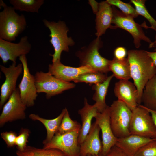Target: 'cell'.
<instances>
[{
    "instance_id": "6da1fadb",
    "label": "cell",
    "mask_w": 156,
    "mask_h": 156,
    "mask_svg": "<svg viewBox=\"0 0 156 156\" xmlns=\"http://www.w3.org/2000/svg\"><path fill=\"white\" fill-rule=\"evenodd\" d=\"M127 58L131 78L138 91V104L141 105L143 90L148 82L156 74V67L145 50H129Z\"/></svg>"
},
{
    "instance_id": "7a4b0ae2",
    "label": "cell",
    "mask_w": 156,
    "mask_h": 156,
    "mask_svg": "<svg viewBox=\"0 0 156 156\" xmlns=\"http://www.w3.org/2000/svg\"><path fill=\"white\" fill-rule=\"evenodd\" d=\"M3 9L0 12V38L11 42L26 29L27 22L24 15L18 14L13 7L0 1Z\"/></svg>"
},
{
    "instance_id": "3957f363",
    "label": "cell",
    "mask_w": 156,
    "mask_h": 156,
    "mask_svg": "<svg viewBox=\"0 0 156 156\" xmlns=\"http://www.w3.org/2000/svg\"><path fill=\"white\" fill-rule=\"evenodd\" d=\"M100 37H97L87 47H83L76 53L80 61V66L90 68L95 71L107 74L110 71L111 60L102 56L99 50L102 46Z\"/></svg>"
},
{
    "instance_id": "277c9868",
    "label": "cell",
    "mask_w": 156,
    "mask_h": 156,
    "mask_svg": "<svg viewBox=\"0 0 156 156\" xmlns=\"http://www.w3.org/2000/svg\"><path fill=\"white\" fill-rule=\"evenodd\" d=\"M43 21L45 26L50 32L49 36L51 39L49 42L54 51L53 54H49L52 57V62H54L60 60L62 52H68L69 47L74 44V42L71 37L67 36L69 29L65 23L60 20L56 22L44 19Z\"/></svg>"
},
{
    "instance_id": "5b68a950",
    "label": "cell",
    "mask_w": 156,
    "mask_h": 156,
    "mask_svg": "<svg viewBox=\"0 0 156 156\" xmlns=\"http://www.w3.org/2000/svg\"><path fill=\"white\" fill-rule=\"evenodd\" d=\"M109 111L110 125L115 136L120 138L130 135L132 110L123 102L117 100L109 106Z\"/></svg>"
},
{
    "instance_id": "8992f818",
    "label": "cell",
    "mask_w": 156,
    "mask_h": 156,
    "mask_svg": "<svg viewBox=\"0 0 156 156\" xmlns=\"http://www.w3.org/2000/svg\"><path fill=\"white\" fill-rule=\"evenodd\" d=\"M112 6L113 16L111 29L120 28L129 32L133 36L135 47L138 48L141 45V41L144 40L149 44L152 43L150 39L146 36L142 27L147 28L145 24L140 25L136 23L134 18L127 15Z\"/></svg>"
},
{
    "instance_id": "52a82bcc",
    "label": "cell",
    "mask_w": 156,
    "mask_h": 156,
    "mask_svg": "<svg viewBox=\"0 0 156 156\" xmlns=\"http://www.w3.org/2000/svg\"><path fill=\"white\" fill-rule=\"evenodd\" d=\"M132 112L130 134L156 139V128L149 112L141 105H138Z\"/></svg>"
},
{
    "instance_id": "ba28073f",
    "label": "cell",
    "mask_w": 156,
    "mask_h": 156,
    "mask_svg": "<svg viewBox=\"0 0 156 156\" xmlns=\"http://www.w3.org/2000/svg\"><path fill=\"white\" fill-rule=\"evenodd\" d=\"M34 76L37 93H45L47 99L75 86L73 83L64 81L56 78L48 72L37 71Z\"/></svg>"
},
{
    "instance_id": "9c48e42d",
    "label": "cell",
    "mask_w": 156,
    "mask_h": 156,
    "mask_svg": "<svg viewBox=\"0 0 156 156\" xmlns=\"http://www.w3.org/2000/svg\"><path fill=\"white\" fill-rule=\"evenodd\" d=\"M80 131L55 135L49 142L44 144L43 148L57 149L67 156H80V146L78 140Z\"/></svg>"
},
{
    "instance_id": "30bf717a",
    "label": "cell",
    "mask_w": 156,
    "mask_h": 156,
    "mask_svg": "<svg viewBox=\"0 0 156 156\" xmlns=\"http://www.w3.org/2000/svg\"><path fill=\"white\" fill-rule=\"evenodd\" d=\"M27 106L21 99L18 88H16L4 104L0 116V126L8 122L25 118Z\"/></svg>"
},
{
    "instance_id": "8fae6325",
    "label": "cell",
    "mask_w": 156,
    "mask_h": 156,
    "mask_svg": "<svg viewBox=\"0 0 156 156\" xmlns=\"http://www.w3.org/2000/svg\"><path fill=\"white\" fill-rule=\"evenodd\" d=\"M23 68V76L18 85L22 101L27 107L33 106L38 96L34 76L31 74L28 67L26 55L19 57Z\"/></svg>"
},
{
    "instance_id": "7c38bea8",
    "label": "cell",
    "mask_w": 156,
    "mask_h": 156,
    "mask_svg": "<svg viewBox=\"0 0 156 156\" xmlns=\"http://www.w3.org/2000/svg\"><path fill=\"white\" fill-rule=\"evenodd\" d=\"M1 71L4 74L5 80L1 88L0 109L4 104L16 90L17 79L23 72L21 63L16 65V63L12 62L8 67L0 65Z\"/></svg>"
},
{
    "instance_id": "4fadbf2b",
    "label": "cell",
    "mask_w": 156,
    "mask_h": 156,
    "mask_svg": "<svg viewBox=\"0 0 156 156\" xmlns=\"http://www.w3.org/2000/svg\"><path fill=\"white\" fill-rule=\"evenodd\" d=\"M31 48L28 37L21 38L19 42L14 43L0 38V57L4 64L8 60L16 63L17 57L28 54Z\"/></svg>"
},
{
    "instance_id": "5bb4252c",
    "label": "cell",
    "mask_w": 156,
    "mask_h": 156,
    "mask_svg": "<svg viewBox=\"0 0 156 156\" xmlns=\"http://www.w3.org/2000/svg\"><path fill=\"white\" fill-rule=\"evenodd\" d=\"M96 122L101 130L102 150L101 154L105 156L116 144L117 138L114 135L110 122L109 106L102 113L98 112L95 118Z\"/></svg>"
},
{
    "instance_id": "9a60e30c",
    "label": "cell",
    "mask_w": 156,
    "mask_h": 156,
    "mask_svg": "<svg viewBox=\"0 0 156 156\" xmlns=\"http://www.w3.org/2000/svg\"><path fill=\"white\" fill-rule=\"evenodd\" d=\"M93 71H95L88 66L75 67L66 66L60 60L52 62L48 66V72L56 78L67 82L73 81L80 74Z\"/></svg>"
},
{
    "instance_id": "2e32d148",
    "label": "cell",
    "mask_w": 156,
    "mask_h": 156,
    "mask_svg": "<svg viewBox=\"0 0 156 156\" xmlns=\"http://www.w3.org/2000/svg\"><path fill=\"white\" fill-rule=\"evenodd\" d=\"M114 94L132 111L138 106V94L134 84L129 80H119L116 83Z\"/></svg>"
},
{
    "instance_id": "e0dca14e",
    "label": "cell",
    "mask_w": 156,
    "mask_h": 156,
    "mask_svg": "<svg viewBox=\"0 0 156 156\" xmlns=\"http://www.w3.org/2000/svg\"><path fill=\"white\" fill-rule=\"evenodd\" d=\"M100 130L95 122L92 124L88 134L80 145V156H94L101 154L102 144L99 136Z\"/></svg>"
},
{
    "instance_id": "ac0fdd59",
    "label": "cell",
    "mask_w": 156,
    "mask_h": 156,
    "mask_svg": "<svg viewBox=\"0 0 156 156\" xmlns=\"http://www.w3.org/2000/svg\"><path fill=\"white\" fill-rule=\"evenodd\" d=\"M112 6L106 1L99 3L96 19V35L98 37L104 34L108 28L112 27L113 12Z\"/></svg>"
},
{
    "instance_id": "d6986e66",
    "label": "cell",
    "mask_w": 156,
    "mask_h": 156,
    "mask_svg": "<svg viewBox=\"0 0 156 156\" xmlns=\"http://www.w3.org/2000/svg\"><path fill=\"white\" fill-rule=\"evenodd\" d=\"M154 139L130 134L117 138L115 145L129 156H134L141 148Z\"/></svg>"
},
{
    "instance_id": "ffe728a7",
    "label": "cell",
    "mask_w": 156,
    "mask_h": 156,
    "mask_svg": "<svg viewBox=\"0 0 156 156\" xmlns=\"http://www.w3.org/2000/svg\"><path fill=\"white\" fill-rule=\"evenodd\" d=\"M84 104L83 107L78 111L82 123L78 140L79 146L83 142L90 129L92 118H95L99 112L94 105L89 104L86 98L84 99Z\"/></svg>"
},
{
    "instance_id": "44dd1931",
    "label": "cell",
    "mask_w": 156,
    "mask_h": 156,
    "mask_svg": "<svg viewBox=\"0 0 156 156\" xmlns=\"http://www.w3.org/2000/svg\"><path fill=\"white\" fill-rule=\"evenodd\" d=\"M66 108L64 109L60 114L55 118L48 119L43 118L38 115L34 114L29 115V117L31 120H38L41 122L45 127L47 131V136L43 141L44 144L49 142L57 131L61 123Z\"/></svg>"
},
{
    "instance_id": "7402d4cb",
    "label": "cell",
    "mask_w": 156,
    "mask_h": 156,
    "mask_svg": "<svg viewBox=\"0 0 156 156\" xmlns=\"http://www.w3.org/2000/svg\"><path fill=\"white\" fill-rule=\"evenodd\" d=\"M114 76L112 74L108 77L103 83L94 84L92 87L95 91L92 99L95 102L94 105L99 112H102L107 106L105 99L110 82Z\"/></svg>"
},
{
    "instance_id": "603a6c76",
    "label": "cell",
    "mask_w": 156,
    "mask_h": 156,
    "mask_svg": "<svg viewBox=\"0 0 156 156\" xmlns=\"http://www.w3.org/2000/svg\"><path fill=\"white\" fill-rule=\"evenodd\" d=\"M141 102L146 108L156 111V74L146 84L142 94Z\"/></svg>"
},
{
    "instance_id": "cb8c5ba5",
    "label": "cell",
    "mask_w": 156,
    "mask_h": 156,
    "mask_svg": "<svg viewBox=\"0 0 156 156\" xmlns=\"http://www.w3.org/2000/svg\"><path fill=\"white\" fill-rule=\"evenodd\" d=\"M109 70L119 80H129L131 78L129 64L127 58L118 60L114 58L111 60Z\"/></svg>"
},
{
    "instance_id": "d4e9b609",
    "label": "cell",
    "mask_w": 156,
    "mask_h": 156,
    "mask_svg": "<svg viewBox=\"0 0 156 156\" xmlns=\"http://www.w3.org/2000/svg\"><path fill=\"white\" fill-rule=\"evenodd\" d=\"M16 154L17 156H67L57 149H40L29 146L23 151L18 150Z\"/></svg>"
},
{
    "instance_id": "484cf974",
    "label": "cell",
    "mask_w": 156,
    "mask_h": 156,
    "mask_svg": "<svg viewBox=\"0 0 156 156\" xmlns=\"http://www.w3.org/2000/svg\"><path fill=\"white\" fill-rule=\"evenodd\" d=\"M10 3L15 10L32 13H38L44 4V0H10Z\"/></svg>"
},
{
    "instance_id": "4316f807",
    "label": "cell",
    "mask_w": 156,
    "mask_h": 156,
    "mask_svg": "<svg viewBox=\"0 0 156 156\" xmlns=\"http://www.w3.org/2000/svg\"><path fill=\"white\" fill-rule=\"evenodd\" d=\"M106 74L97 71L88 72L79 75L73 81L75 83L85 82L90 85L101 83L107 78Z\"/></svg>"
},
{
    "instance_id": "83f0119b",
    "label": "cell",
    "mask_w": 156,
    "mask_h": 156,
    "mask_svg": "<svg viewBox=\"0 0 156 156\" xmlns=\"http://www.w3.org/2000/svg\"><path fill=\"white\" fill-rule=\"evenodd\" d=\"M81 125L76 120H73L66 108L59 128L55 135L65 134L77 130H80Z\"/></svg>"
},
{
    "instance_id": "f1b7e54d",
    "label": "cell",
    "mask_w": 156,
    "mask_h": 156,
    "mask_svg": "<svg viewBox=\"0 0 156 156\" xmlns=\"http://www.w3.org/2000/svg\"><path fill=\"white\" fill-rule=\"evenodd\" d=\"M131 2L134 5L138 15H141L149 22L150 28L156 31V21L151 16L145 5V1L144 0H131Z\"/></svg>"
},
{
    "instance_id": "f546056e",
    "label": "cell",
    "mask_w": 156,
    "mask_h": 156,
    "mask_svg": "<svg viewBox=\"0 0 156 156\" xmlns=\"http://www.w3.org/2000/svg\"><path fill=\"white\" fill-rule=\"evenodd\" d=\"M106 1L112 6L118 8L124 14L134 18L138 15L135 9L130 4L124 3L120 0H107Z\"/></svg>"
},
{
    "instance_id": "4dcf8cb0",
    "label": "cell",
    "mask_w": 156,
    "mask_h": 156,
    "mask_svg": "<svg viewBox=\"0 0 156 156\" xmlns=\"http://www.w3.org/2000/svg\"><path fill=\"white\" fill-rule=\"evenodd\" d=\"M134 156H156V139L141 148Z\"/></svg>"
},
{
    "instance_id": "1f68e13d",
    "label": "cell",
    "mask_w": 156,
    "mask_h": 156,
    "mask_svg": "<svg viewBox=\"0 0 156 156\" xmlns=\"http://www.w3.org/2000/svg\"><path fill=\"white\" fill-rule=\"evenodd\" d=\"M30 133V130L27 129L22 128L20 131L19 134L16 139L15 145L17 146L18 150H23L27 146L28 139Z\"/></svg>"
},
{
    "instance_id": "d6a6232c",
    "label": "cell",
    "mask_w": 156,
    "mask_h": 156,
    "mask_svg": "<svg viewBox=\"0 0 156 156\" xmlns=\"http://www.w3.org/2000/svg\"><path fill=\"white\" fill-rule=\"evenodd\" d=\"M1 135L8 147H12L15 145V140L18 136L15 132L12 131L4 132L1 133Z\"/></svg>"
},
{
    "instance_id": "836d02e7",
    "label": "cell",
    "mask_w": 156,
    "mask_h": 156,
    "mask_svg": "<svg viewBox=\"0 0 156 156\" xmlns=\"http://www.w3.org/2000/svg\"><path fill=\"white\" fill-rule=\"evenodd\" d=\"M114 58L118 60H122L127 55V52L125 48L123 47H117L114 51Z\"/></svg>"
},
{
    "instance_id": "e575fe53",
    "label": "cell",
    "mask_w": 156,
    "mask_h": 156,
    "mask_svg": "<svg viewBox=\"0 0 156 156\" xmlns=\"http://www.w3.org/2000/svg\"><path fill=\"white\" fill-rule=\"evenodd\" d=\"M105 156H129L115 145L111 148Z\"/></svg>"
},
{
    "instance_id": "d590c367",
    "label": "cell",
    "mask_w": 156,
    "mask_h": 156,
    "mask_svg": "<svg viewBox=\"0 0 156 156\" xmlns=\"http://www.w3.org/2000/svg\"><path fill=\"white\" fill-rule=\"evenodd\" d=\"M89 3L91 6L94 13L96 14L98 11L99 3L95 0H89Z\"/></svg>"
},
{
    "instance_id": "8d00e7d4",
    "label": "cell",
    "mask_w": 156,
    "mask_h": 156,
    "mask_svg": "<svg viewBox=\"0 0 156 156\" xmlns=\"http://www.w3.org/2000/svg\"><path fill=\"white\" fill-rule=\"evenodd\" d=\"M146 52L148 56L153 60L155 66L156 67V50L154 52H149L146 51Z\"/></svg>"
},
{
    "instance_id": "74e56055",
    "label": "cell",
    "mask_w": 156,
    "mask_h": 156,
    "mask_svg": "<svg viewBox=\"0 0 156 156\" xmlns=\"http://www.w3.org/2000/svg\"><path fill=\"white\" fill-rule=\"evenodd\" d=\"M144 107L150 113L153 120V121L154 124L156 128V111L151 110L146 108L145 107Z\"/></svg>"
},
{
    "instance_id": "f35d334b",
    "label": "cell",
    "mask_w": 156,
    "mask_h": 156,
    "mask_svg": "<svg viewBox=\"0 0 156 156\" xmlns=\"http://www.w3.org/2000/svg\"><path fill=\"white\" fill-rule=\"evenodd\" d=\"M149 47L151 48L152 47H155V49L154 51L156 50V34L155 37V40L153 42L149 44Z\"/></svg>"
},
{
    "instance_id": "ab89813d",
    "label": "cell",
    "mask_w": 156,
    "mask_h": 156,
    "mask_svg": "<svg viewBox=\"0 0 156 156\" xmlns=\"http://www.w3.org/2000/svg\"><path fill=\"white\" fill-rule=\"evenodd\" d=\"M103 156L101 154H99L98 155H94V156Z\"/></svg>"
},
{
    "instance_id": "60d3db41",
    "label": "cell",
    "mask_w": 156,
    "mask_h": 156,
    "mask_svg": "<svg viewBox=\"0 0 156 156\" xmlns=\"http://www.w3.org/2000/svg\"><path fill=\"white\" fill-rule=\"evenodd\" d=\"M87 156H91V155H88Z\"/></svg>"
}]
</instances>
